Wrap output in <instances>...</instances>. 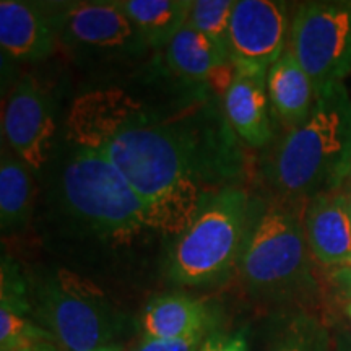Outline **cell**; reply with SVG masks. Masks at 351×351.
<instances>
[{"label": "cell", "instance_id": "cell-25", "mask_svg": "<svg viewBox=\"0 0 351 351\" xmlns=\"http://www.w3.org/2000/svg\"><path fill=\"white\" fill-rule=\"evenodd\" d=\"M95 351H122L119 345H112V346H106V348H99V350H95Z\"/></svg>", "mask_w": 351, "mask_h": 351}, {"label": "cell", "instance_id": "cell-18", "mask_svg": "<svg viewBox=\"0 0 351 351\" xmlns=\"http://www.w3.org/2000/svg\"><path fill=\"white\" fill-rule=\"evenodd\" d=\"M34 182L32 169L10 148L2 147L0 156V226L2 231L23 228L32 218Z\"/></svg>", "mask_w": 351, "mask_h": 351}, {"label": "cell", "instance_id": "cell-19", "mask_svg": "<svg viewBox=\"0 0 351 351\" xmlns=\"http://www.w3.org/2000/svg\"><path fill=\"white\" fill-rule=\"evenodd\" d=\"M28 306L13 287L10 270L2 269V301H0V350L23 351L33 350L34 345L49 339L51 333L28 319Z\"/></svg>", "mask_w": 351, "mask_h": 351}, {"label": "cell", "instance_id": "cell-8", "mask_svg": "<svg viewBox=\"0 0 351 351\" xmlns=\"http://www.w3.org/2000/svg\"><path fill=\"white\" fill-rule=\"evenodd\" d=\"M57 39L85 56L129 57L148 46L116 0L47 3Z\"/></svg>", "mask_w": 351, "mask_h": 351}, {"label": "cell", "instance_id": "cell-24", "mask_svg": "<svg viewBox=\"0 0 351 351\" xmlns=\"http://www.w3.org/2000/svg\"><path fill=\"white\" fill-rule=\"evenodd\" d=\"M337 351H351V345L346 340H340L337 345Z\"/></svg>", "mask_w": 351, "mask_h": 351}, {"label": "cell", "instance_id": "cell-28", "mask_svg": "<svg viewBox=\"0 0 351 351\" xmlns=\"http://www.w3.org/2000/svg\"><path fill=\"white\" fill-rule=\"evenodd\" d=\"M23 351H39V350H23Z\"/></svg>", "mask_w": 351, "mask_h": 351}, {"label": "cell", "instance_id": "cell-6", "mask_svg": "<svg viewBox=\"0 0 351 351\" xmlns=\"http://www.w3.org/2000/svg\"><path fill=\"white\" fill-rule=\"evenodd\" d=\"M309 254L304 218L291 207L274 205L249 230L239 270L256 291H283L307 278Z\"/></svg>", "mask_w": 351, "mask_h": 351}, {"label": "cell", "instance_id": "cell-13", "mask_svg": "<svg viewBox=\"0 0 351 351\" xmlns=\"http://www.w3.org/2000/svg\"><path fill=\"white\" fill-rule=\"evenodd\" d=\"M267 75L269 72L234 69L223 96L228 124L249 147L261 148L271 138Z\"/></svg>", "mask_w": 351, "mask_h": 351}, {"label": "cell", "instance_id": "cell-17", "mask_svg": "<svg viewBox=\"0 0 351 351\" xmlns=\"http://www.w3.org/2000/svg\"><path fill=\"white\" fill-rule=\"evenodd\" d=\"M121 10L153 49L168 47L187 25L192 0H116Z\"/></svg>", "mask_w": 351, "mask_h": 351}, {"label": "cell", "instance_id": "cell-12", "mask_svg": "<svg viewBox=\"0 0 351 351\" xmlns=\"http://www.w3.org/2000/svg\"><path fill=\"white\" fill-rule=\"evenodd\" d=\"M304 230L309 251L327 267L351 269V205L346 194L330 192L307 202Z\"/></svg>", "mask_w": 351, "mask_h": 351}, {"label": "cell", "instance_id": "cell-26", "mask_svg": "<svg viewBox=\"0 0 351 351\" xmlns=\"http://www.w3.org/2000/svg\"><path fill=\"white\" fill-rule=\"evenodd\" d=\"M346 313H348V315H350V320H351V302L348 304V307H346Z\"/></svg>", "mask_w": 351, "mask_h": 351}, {"label": "cell", "instance_id": "cell-20", "mask_svg": "<svg viewBox=\"0 0 351 351\" xmlns=\"http://www.w3.org/2000/svg\"><path fill=\"white\" fill-rule=\"evenodd\" d=\"M236 0H195L189 12L187 26L228 52L230 25ZM230 56V52H228Z\"/></svg>", "mask_w": 351, "mask_h": 351}, {"label": "cell", "instance_id": "cell-30", "mask_svg": "<svg viewBox=\"0 0 351 351\" xmlns=\"http://www.w3.org/2000/svg\"><path fill=\"white\" fill-rule=\"evenodd\" d=\"M350 182H351V178H350Z\"/></svg>", "mask_w": 351, "mask_h": 351}, {"label": "cell", "instance_id": "cell-10", "mask_svg": "<svg viewBox=\"0 0 351 351\" xmlns=\"http://www.w3.org/2000/svg\"><path fill=\"white\" fill-rule=\"evenodd\" d=\"M2 132L8 148L32 171L49 163L56 140V111L51 96L33 77L19 80L2 112Z\"/></svg>", "mask_w": 351, "mask_h": 351}, {"label": "cell", "instance_id": "cell-22", "mask_svg": "<svg viewBox=\"0 0 351 351\" xmlns=\"http://www.w3.org/2000/svg\"><path fill=\"white\" fill-rule=\"evenodd\" d=\"M202 335L204 333L178 340H143V343L135 351H199Z\"/></svg>", "mask_w": 351, "mask_h": 351}, {"label": "cell", "instance_id": "cell-15", "mask_svg": "<svg viewBox=\"0 0 351 351\" xmlns=\"http://www.w3.org/2000/svg\"><path fill=\"white\" fill-rule=\"evenodd\" d=\"M207 307L189 296L169 295L150 301L142 314L145 340H178L204 333Z\"/></svg>", "mask_w": 351, "mask_h": 351}, {"label": "cell", "instance_id": "cell-14", "mask_svg": "<svg viewBox=\"0 0 351 351\" xmlns=\"http://www.w3.org/2000/svg\"><path fill=\"white\" fill-rule=\"evenodd\" d=\"M270 108L289 129L307 119L317 101V91L291 49L287 47L267 75Z\"/></svg>", "mask_w": 351, "mask_h": 351}, {"label": "cell", "instance_id": "cell-23", "mask_svg": "<svg viewBox=\"0 0 351 351\" xmlns=\"http://www.w3.org/2000/svg\"><path fill=\"white\" fill-rule=\"evenodd\" d=\"M199 351H247L244 333L232 337H212L202 343Z\"/></svg>", "mask_w": 351, "mask_h": 351}, {"label": "cell", "instance_id": "cell-5", "mask_svg": "<svg viewBox=\"0 0 351 351\" xmlns=\"http://www.w3.org/2000/svg\"><path fill=\"white\" fill-rule=\"evenodd\" d=\"M38 311L67 351H95L117 345L122 320L106 295L75 271L57 269L38 289Z\"/></svg>", "mask_w": 351, "mask_h": 351}, {"label": "cell", "instance_id": "cell-29", "mask_svg": "<svg viewBox=\"0 0 351 351\" xmlns=\"http://www.w3.org/2000/svg\"><path fill=\"white\" fill-rule=\"evenodd\" d=\"M350 178H351V174H350ZM350 178H348V179H350Z\"/></svg>", "mask_w": 351, "mask_h": 351}, {"label": "cell", "instance_id": "cell-1", "mask_svg": "<svg viewBox=\"0 0 351 351\" xmlns=\"http://www.w3.org/2000/svg\"><path fill=\"white\" fill-rule=\"evenodd\" d=\"M67 137L116 166L147 207L153 231L182 234L218 194L210 192L215 178L195 130L160 117L122 88L73 101Z\"/></svg>", "mask_w": 351, "mask_h": 351}, {"label": "cell", "instance_id": "cell-4", "mask_svg": "<svg viewBox=\"0 0 351 351\" xmlns=\"http://www.w3.org/2000/svg\"><path fill=\"white\" fill-rule=\"evenodd\" d=\"M249 230L247 194L234 187L219 191L178 236L169 257L171 278L189 287L217 282L239 263Z\"/></svg>", "mask_w": 351, "mask_h": 351}, {"label": "cell", "instance_id": "cell-31", "mask_svg": "<svg viewBox=\"0 0 351 351\" xmlns=\"http://www.w3.org/2000/svg\"><path fill=\"white\" fill-rule=\"evenodd\" d=\"M350 280H351V278H350Z\"/></svg>", "mask_w": 351, "mask_h": 351}, {"label": "cell", "instance_id": "cell-11", "mask_svg": "<svg viewBox=\"0 0 351 351\" xmlns=\"http://www.w3.org/2000/svg\"><path fill=\"white\" fill-rule=\"evenodd\" d=\"M57 32L47 3L2 0L0 46L3 54L19 62L34 64L54 51Z\"/></svg>", "mask_w": 351, "mask_h": 351}, {"label": "cell", "instance_id": "cell-16", "mask_svg": "<svg viewBox=\"0 0 351 351\" xmlns=\"http://www.w3.org/2000/svg\"><path fill=\"white\" fill-rule=\"evenodd\" d=\"M166 64L176 75L192 82H207L232 69L226 51L187 25L166 47Z\"/></svg>", "mask_w": 351, "mask_h": 351}, {"label": "cell", "instance_id": "cell-9", "mask_svg": "<svg viewBox=\"0 0 351 351\" xmlns=\"http://www.w3.org/2000/svg\"><path fill=\"white\" fill-rule=\"evenodd\" d=\"M289 26L285 2L236 0L228 38L232 67L269 72L288 47Z\"/></svg>", "mask_w": 351, "mask_h": 351}, {"label": "cell", "instance_id": "cell-27", "mask_svg": "<svg viewBox=\"0 0 351 351\" xmlns=\"http://www.w3.org/2000/svg\"><path fill=\"white\" fill-rule=\"evenodd\" d=\"M348 200H350V205H351V194L348 195Z\"/></svg>", "mask_w": 351, "mask_h": 351}, {"label": "cell", "instance_id": "cell-2", "mask_svg": "<svg viewBox=\"0 0 351 351\" xmlns=\"http://www.w3.org/2000/svg\"><path fill=\"white\" fill-rule=\"evenodd\" d=\"M350 174L351 96L343 83H337L317 96L307 119L276 145L270 179L285 199L309 202L337 192Z\"/></svg>", "mask_w": 351, "mask_h": 351}, {"label": "cell", "instance_id": "cell-21", "mask_svg": "<svg viewBox=\"0 0 351 351\" xmlns=\"http://www.w3.org/2000/svg\"><path fill=\"white\" fill-rule=\"evenodd\" d=\"M328 335L317 320L295 315L280 328L269 351H327Z\"/></svg>", "mask_w": 351, "mask_h": 351}, {"label": "cell", "instance_id": "cell-7", "mask_svg": "<svg viewBox=\"0 0 351 351\" xmlns=\"http://www.w3.org/2000/svg\"><path fill=\"white\" fill-rule=\"evenodd\" d=\"M288 47L317 96L351 73V0H314L296 8Z\"/></svg>", "mask_w": 351, "mask_h": 351}, {"label": "cell", "instance_id": "cell-3", "mask_svg": "<svg viewBox=\"0 0 351 351\" xmlns=\"http://www.w3.org/2000/svg\"><path fill=\"white\" fill-rule=\"evenodd\" d=\"M56 195L60 213L72 228L111 245L129 244L153 231L137 192L116 166L90 148L70 143Z\"/></svg>", "mask_w": 351, "mask_h": 351}]
</instances>
